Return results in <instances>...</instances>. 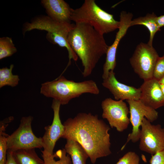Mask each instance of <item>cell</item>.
<instances>
[{"label": "cell", "instance_id": "obj_20", "mask_svg": "<svg viewBox=\"0 0 164 164\" xmlns=\"http://www.w3.org/2000/svg\"><path fill=\"white\" fill-rule=\"evenodd\" d=\"M44 164H71L70 157L67 155L65 149L57 151L54 154H50L44 150L42 151Z\"/></svg>", "mask_w": 164, "mask_h": 164}, {"label": "cell", "instance_id": "obj_9", "mask_svg": "<svg viewBox=\"0 0 164 164\" xmlns=\"http://www.w3.org/2000/svg\"><path fill=\"white\" fill-rule=\"evenodd\" d=\"M101 106L102 117L107 120L111 128H115L120 132L128 128L130 122L128 116L129 110L123 101L107 98L102 101Z\"/></svg>", "mask_w": 164, "mask_h": 164}, {"label": "cell", "instance_id": "obj_6", "mask_svg": "<svg viewBox=\"0 0 164 164\" xmlns=\"http://www.w3.org/2000/svg\"><path fill=\"white\" fill-rule=\"evenodd\" d=\"M33 117H22L18 128L7 140V151L13 152L21 149L43 148L42 138L33 133L31 127Z\"/></svg>", "mask_w": 164, "mask_h": 164}, {"label": "cell", "instance_id": "obj_29", "mask_svg": "<svg viewBox=\"0 0 164 164\" xmlns=\"http://www.w3.org/2000/svg\"><path fill=\"white\" fill-rule=\"evenodd\" d=\"M160 86L162 92L164 96V84H160Z\"/></svg>", "mask_w": 164, "mask_h": 164}, {"label": "cell", "instance_id": "obj_27", "mask_svg": "<svg viewBox=\"0 0 164 164\" xmlns=\"http://www.w3.org/2000/svg\"><path fill=\"white\" fill-rule=\"evenodd\" d=\"M156 19L157 22L160 28L164 26V15L157 16Z\"/></svg>", "mask_w": 164, "mask_h": 164}, {"label": "cell", "instance_id": "obj_24", "mask_svg": "<svg viewBox=\"0 0 164 164\" xmlns=\"http://www.w3.org/2000/svg\"><path fill=\"white\" fill-rule=\"evenodd\" d=\"M164 77V55L159 57L156 63L153 73V78L158 81Z\"/></svg>", "mask_w": 164, "mask_h": 164}, {"label": "cell", "instance_id": "obj_22", "mask_svg": "<svg viewBox=\"0 0 164 164\" xmlns=\"http://www.w3.org/2000/svg\"><path fill=\"white\" fill-rule=\"evenodd\" d=\"M17 51L11 38L4 37L0 38V60L12 56Z\"/></svg>", "mask_w": 164, "mask_h": 164}, {"label": "cell", "instance_id": "obj_21", "mask_svg": "<svg viewBox=\"0 0 164 164\" xmlns=\"http://www.w3.org/2000/svg\"><path fill=\"white\" fill-rule=\"evenodd\" d=\"M14 65L11 64L9 68L3 67L0 69V88L9 86L12 87L18 85L19 81L18 75L12 73Z\"/></svg>", "mask_w": 164, "mask_h": 164}, {"label": "cell", "instance_id": "obj_16", "mask_svg": "<svg viewBox=\"0 0 164 164\" xmlns=\"http://www.w3.org/2000/svg\"><path fill=\"white\" fill-rule=\"evenodd\" d=\"M64 149L70 156L72 164H86L88 155L78 142L73 139H67Z\"/></svg>", "mask_w": 164, "mask_h": 164}, {"label": "cell", "instance_id": "obj_13", "mask_svg": "<svg viewBox=\"0 0 164 164\" xmlns=\"http://www.w3.org/2000/svg\"><path fill=\"white\" fill-rule=\"evenodd\" d=\"M114 71L109 72L108 77L103 79L102 85L111 92L116 100H134L140 99V88L120 83L116 78Z\"/></svg>", "mask_w": 164, "mask_h": 164}, {"label": "cell", "instance_id": "obj_19", "mask_svg": "<svg viewBox=\"0 0 164 164\" xmlns=\"http://www.w3.org/2000/svg\"><path fill=\"white\" fill-rule=\"evenodd\" d=\"M14 119L12 116L8 117L0 122V164H5L7 160V140L9 135L5 132L9 124Z\"/></svg>", "mask_w": 164, "mask_h": 164}, {"label": "cell", "instance_id": "obj_8", "mask_svg": "<svg viewBox=\"0 0 164 164\" xmlns=\"http://www.w3.org/2000/svg\"><path fill=\"white\" fill-rule=\"evenodd\" d=\"M127 101L129 104L130 121L132 128V132L128 135L126 142L121 148V150L124 149L130 141L135 143L139 140L141 132L140 127L144 118L152 122L155 121L158 117V113L156 110L145 105L139 100Z\"/></svg>", "mask_w": 164, "mask_h": 164}, {"label": "cell", "instance_id": "obj_18", "mask_svg": "<svg viewBox=\"0 0 164 164\" xmlns=\"http://www.w3.org/2000/svg\"><path fill=\"white\" fill-rule=\"evenodd\" d=\"M35 149H21L12 152L17 164H44L43 160L39 157Z\"/></svg>", "mask_w": 164, "mask_h": 164}, {"label": "cell", "instance_id": "obj_14", "mask_svg": "<svg viewBox=\"0 0 164 164\" xmlns=\"http://www.w3.org/2000/svg\"><path fill=\"white\" fill-rule=\"evenodd\" d=\"M139 88V100L145 105L155 110L164 106V96L158 80L152 78L145 80Z\"/></svg>", "mask_w": 164, "mask_h": 164}, {"label": "cell", "instance_id": "obj_15", "mask_svg": "<svg viewBox=\"0 0 164 164\" xmlns=\"http://www.w3.org/2000/svg\"><path fill=\"white\" fill-rule=\"evenodd\" d=\"M41 3L48 16L56 21L71 23L72 9L63 0H43Z\"/></svg>", "mask_w": 164, "mask_h": 164}, {"label": "cell", "instance_id": "obj_7", "mask_svg": "<svg viewBox=\"0 0 164 164\" xmlns=\"http://www.w3.org/2000/svg\"><path fill=\"white\" fill-rule=\"evenodd\" d=\"M159 55L152 46L141 43L137 45L130 62L134 72L144 81L153 78Z\"/></svg>", "mask_w": 164, "mask_h": 164}, {"label": "cell", "instance_id": "obj_3", "mask_svg": "<svg viewBox=\"0 0 164 164\" xmlns=\"http://www.w3.org/2000/svg\"><path fill=\"white\" fill-rule=\"evenodd\" d=\"M100 92L97 84L92 80L76 82L68 80L63 76L44 83L40 90L41 94L58 101L63 105L68 104L72 99L83 94L97 95Z\"/></svg>", "mask_w": 164, "mask_h": 164}, {"label": "cell", "instance_id": "obj_4", "mask_svg": "<svg viewBox=\"0 0 164 164\" xmlns=\"http://www.w3.org/2000/svg\"><path fill=\"white\" fill-rule=\"evenodd\" d=\"M70 19L75 23L90 25L103 35L118 29L120 25L119 21L101 8L94 0H85L79 8L72 9Z\"/></svg>", "mask_w": 164, "mask_h": 164}, {"label": "cell", "instance_id": "obj_1", "mask_svg": "<svg viewBox=\"0 0 164 164\" xmlns=\"http://www.w3.org/2000/svg\"><path fill=\"white\" fill-rule=\"evenodd\" d=\"M62 138L78 142L85 150L91 163L111 153L110 148V128L97 115L80 113L67 119L63 124Z\"/></svg>", "mask_w": 164, "mask_h": 164}, {"label": "cell", "instance_id": "obj_25", "mask_svg": "<svg viewBox=\"0 0 164 164\" xmlns=\"http://www.w3.org/2000/svg\"><path fill=\"white\" fill-rule=\"evenodd\" d=\"M152 155L150 164H164V150Z\"/></svg>", "mask_w": 164, "mask_h": 164}, {"label": "cell", "instance_id": "obj_11", "mask_svg": "<svg viewBox=\"0 0 164 164\" xmlns=\"http://www.w3.org/2000/svg\"><path fill=\"white\" fill-rule=\"evenodd\" d=\"M133 15L125 11L121 12L120 15V25L115 39L112 44L109 46L106 53L105 61L103 66V79L106 78L109 72L114 71L116 65V56L117 48L120 41L126 34L130 27Z\"/></svg>", "mask_w": 164, "mask_h": 164}, {"label": "cell", "instance_id": "obj_2", "mask_svg": "<svg viewBox=\"0 0 164 164\" xmlns=\"http://www.w3.org/2000/svg\"><path fill=\"white\" fill-rule=\"evenodd\" d=\"M71 48L80 60L84 77L91 75L101 57L106 54L109 46L104 35L89 25L74 24L67 37Z\"/></svg>", "mask_w": 164, "mask_h": 164}, {"label": "cell", "instance_id": "obj_26", "mask_svg": "<svg viewBox=\"0 0 164 164\" xmlns=\"http://www.w3.org/2000/svg\"><path fill=\"white\" fill-rule=\"evenodd\" d=\"M5 164H17L12 155V152L7 151V160Z\"/></svg>", "mask_w": 164, "mask_h": 164}, {"label": "cell", "instance_id": "obj_23", "mask_svg": "<svg viewBox=\"0 0 164 164\" xmlns=\"http://www.w3.org/2000/svg\"><path fill=\"white\" fill-rule=\"evenodd\" d=\"M140 157L135 152L129 151L119 159L115 164H139Z\"/></svg>", "mask_w": 164, "mask_h": 164}, {"label": "cell", "instance_id": "obj_12", "mask_svg": "<svg viewBox=\"0 0 164 164\" xmlns=\"http://www.w3.org/2000/svg\"><path fill=\"white\" fill-rule=\"evenodd\" d=\"M61 104L58 101L53 99L51 107L53 111V118L51 125L45 127V132L42 138L44 150L50 154L53 150L56 141L62 138L64 132V126L60 120V110Z\"/></svg>", "mask_w": 164, "mask_h": 164}, {"label": "cell", "instance_id": "obj_17", "mask_svg": "<svg viewBox=\"0 0 164 164\" xmlns=\"http://www.w3.org/2000/svg\"><path fill=\"white\" fill-rule=\"evenodd\" d=\"M157 15L154 13H148L146 15L140 17L132 20L131 21L130 27L137 25H143L149 31L150 35L148 44L152 46L154 36L156 33L161 30L156 21Z\"/></svg>", "mask_w": 164, "mask_h": 164}, {"label": "cell", "instance_id": "obj_10", "mask_svg": "<svg viewBox=\"0 0 164 164\" xmlns=\"http://www.w3.org/2000/svg\"><path fill=\"white\" fill-rule=\"evenodd\" d=\"M141 127L140 149L152 155L164 150V128L160 125H152L145 118Z\"/></svg>", "mask_w": 164, "mask_h": 164}, {"label": "cell", "instance_id": "obj_5", "mask_svg": "<svg viewBox=\"0 0 164 164\" xmlns=\"http://www.w3.org/2000/svg\"><path fill=\"white\" fill-rule=\"evenodd\" d=\"M74 25L71 23L60 22L48 16H42L33 19L30 22L26 23L24 26L23 33L34 29L46 31V38L48 41L67 49L69 65L71 59L76 61L78 59V57L71 48L67 41L68 34Z\"/></svg>", "mask_w": 164, "mask_h": 164}, {"label": "cell", "instance_id": "obj_28", "mask_svg": "<svg viewBox=\"0 0 164 164\" xmlns=\"http://www.w3.org/2000/svg\"><path fill=\"white\" fill-rule=\"evenodd\" d=\"M159 82L160 84H164V77L160 79Z\"/></svg>", "mask_w": 164, "mask_h": 164}]
</instances>
